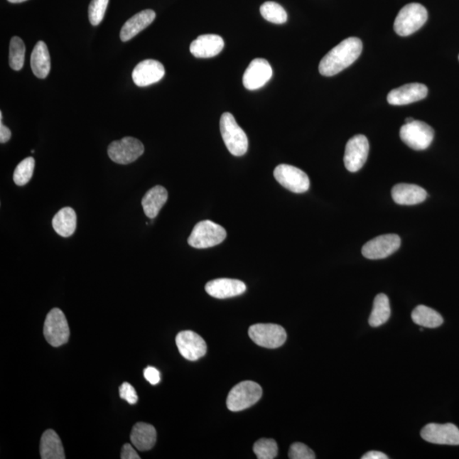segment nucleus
<instances>
[{"label": "nucleus", "mask_w": 459, "mask_h": 459, "mask_svg": "<svg viewBox=\"0 0 459 459\" xmlns=\"http://www.w3.org/2000/svg\"><path fill=\"white\" fill-rule=\"evenodd\" d=\"M362 48V42L358 38H346L324 56L319 64L320 73L326 77L338 75L356 62Z\"/></svg>", "instance_id": "obj_1"}, {"label": "nucleus", "mask_w": 459, "mask_h": 459, "mask_svg": "<svg viewBox=\"0 0 459 459\" xmlns=\"http://www.w3.org/2000/svg\"><path fill=\"white\" fill-rule=\"evenodd\" d=\"M220 133L227 150L233 156L241 157L249 148V139L230 112H225L220 118Z\"/></svg>", "instance_id": "obj_2"}, {"label": "nucleus", "mask_w": 459, "mask_h": 459, "mask_svg": "<svg viewBox=\"0 0 459 459\" xmlns=\"http://www.w3.org/2000/svg\"><path fill=\"white\" fill-rule=\"evenodd\" d=\"M428 19L426 7L418 3L406 4L398 13L394 29L398 36H409L421 28Z\"/></svg>", "instance_id": "obj_3"}, {"label": "nucleus", "mask_w": 459, "mask_h": 459, "mask_svg": "<svg viewBox=\"0 0 459 459\" xmlns=\"http://www.w3.org/2000/svg\"><path fill=\"white\" fill-rule=\"evenodd\" d=\"M261 385L254 381H242L229 392L227 408L232 412H239L254 406L262 396Z\"/></svg>", "instance_id": "obj_4"}, {"label": "nucleus", "mask_w": 459, "mask_h": 459, "mask_svg": "<svg viewBox=\"0 0 459 459\" xmlns=\"http://www.w3.org/2000/svg\"><path fill=\"white\" fill-rule=\"evenodd\" d=\"M226 237V230L222 226L211 220H203L194 227L188 244L195 249H207L222 244Z\"/></svg>", "instance_id": "obj_5"}, {"label": "nucleus", "mask_w": 459, "mask_h": 459, "mask_svg": "<svg viewBox=\"0 0 459 459\" xmlns=\"http://www.w3.org/2000/svg\"><path fill=\"white\" fill-rule=\"evenodd\" d=\"M435 132L430 125L422 121L414 120L406 124L400 129V137L414 150H426L434 140Z\"/></svg>", "instance_id": "obj_6"}, {"label": "nucleus", "mask_w": 459, "mask_h": 459, "mask_svg": "<svg viewBox=\"0 0 459 459\" xmlns=\"http://www.w3.org/2000/svg\"><path fill=\"white\" fill-rule=\"evenodd\" d=\"M44 335L48 343L54 347L68 343L70 330L67 318L60 309L55 308L48 313L44 324Z\"/></svg>", "instance_id": "obj_7"}, {"label": "nucleus", "mask_w": 459, "mask_h": 459, "mask_svg": "<svg viewBox=\"0 0 459 459\" xmlns=\"http://www.w3.org/2000/svg\"><path fill=\"white\" fill-rule=\"evenodd\" d=\"M144 145L138 139L124 137L119 141L112 142L108 146L107 153L112 162L129 164L140 158L144 153Z\"/></svg>", "instance_id": "obj_8"}, {"label": "nucleus", "mask_w": 459, "mask_h": 459, "mask_svg": "<svg viewBox=\"0 0 459 459\" xmlns=\"http://www.w3.org/2000/svg\"><path fill=\"white\" fill-rule=\"evenodd\" d=\"M249 335L255 344L269 349L280 347L287 340L285 329L271 323L253 325L249 329Z\"/></svg>", "instance_id": "obj_9"}, {"label": "nucleus", "mask_w": 459, "mask_h": 459, "mask_svg": "<svg viewBox=\"0 0 459 459\" xmlns=\"http://www.w3.org/2000/svg\"><path fill=\"white\" fill-rule=\"evenodd\" d=\"M280 185L294 193H304L310 188V179L304 171L288 164H280L274 171Z\"/></svg>", "instance_id": "obj_10"}, {"label": "nucleus", "mask_w": 459, "mask_h": 459, "mask_svg": "<svg viewBox=\"0 0 459 459\" xmlns=\"http://www.w3.org/2000/svg\"><path fill=\"white\" fill-rule=\"evenodd\" d=\"M369 153V143L363 135L350 139L345 146L344 163L350 172H357L364 166Z\"/></svg>", "instance_id": "obj_11"}, {"label": "nucleus", "mask_w": 459, "mask_h": 459, "mask_svg": "<svg viewBox=\"0 0 459 459\" xmlns=\"http://www.w3.org/2000/svg\"><path fill=\"white\" fill-rule=\"evenodd\" d=\"M401 238L396 234L379 236L362 247L363 256L369 259L387 258L399 249Z\"/></svg>", "instance_id": "obj_12"}, {"label": "nucleus", "mask_w": 459, "mask_h": 459, "mask_svg": "<svg viewBox=\"0 0 459 459\" xmlns=\"http://www.w3.org/2000/svg\"><path fill=\"white\" fill-rule=\"evenodd\" d=\"M421 436L431 443L459 446V430L453 423H428L423 428Z\"/></svg>", "instance_id": "obj_13"}, {"label": "nucleus", "mask_w": 459, "mask_h": 459, "mask_svg": "<svg viewBox=\"0 0 459 459\" xmlns=\"http://www.w3.org/2000/svg\"><path fill=\"white\" fill-rule=\"evenodd\" d=\"M272 77V68L266 60L256 58L252 60L246 69L242 83L249 90H259L265 86Z\"/></svg>", "instance_id": "obj_14"}, {"label": "nucleus", "mask_w": 459, "mask_h": 459, "mask_svg": "<svg viewBox=\"0 0 459 459\" xmlns=\"http://www.w3.org/2000/svg\"><path fill=\"white\" fill-rule=\"evenodd\" d=\"M176 345L186 360L197 361L207 352V345L201 336L193 331H183L176 336Z\"/></svg>", "instance_id": "obj_15"}, {"label": "nucleus", "mask_w": 459, "mask_h": 459, "mask_svg": "<svg viewBox=\"0 0 459 459\" xmlns=\"http://www.w3.org/2000/svg\"><path fill=\"white\" fill-rule=\"evenodd\" d=\"M166 75V69L161 63L155 60H145L134 69L132 79L139 87H146L158 83Z\"/></svg>", "instance_id": "obj_16"}, {"label": "nucleus", "mask_w": 459, "mask_h": 459, "mask_svg": "<svg viewBox=\"0 0 459 459\" xmlns=\"http://www.w3.org/2000/svg\"><path fill=\"white\" fill-rule=\"evenodd\" d=\"M428 94V88L423 84L414 83L401 86L392 90L387 97L389 104L393 106H404L421 101Z\"/></svg>", "instance_id": "obj_17"}, {"label": "nucleus", "mask_w": 459, "mask_h": 459, "mask_svg": "<svg viewBox=\"0 0 459 459\" xmlns=\"http://www.w3.org/2000/svg\"><path fill=\"white\" fill-rule=\"evenodd\" d=\"M223 38L216 34H205L198 37L190 45V51L197 58H214L222 51Z\"/></svg>", "instance_id": "obj_18"}, {"label": "nucleus", "mask_w": 459, "mask_h": 459, "mask_svg": "<svg viewBox=\"0 0 459 459\" xmlns=\"http://www.w3.org/2000/svg\"><path fill=\"white\" fill-rule=\"evenodd\" d=\"M205 290L210 296L223 300L241 296L246 291V285L239 280L219 279L209 281Z\"/></svg>", "instance_id": "obj_19"}, {"label": "nucleus", "mask_w": 459, "mask_h": 459, "mask_svg": "<svg viewBox=\"0 0 459 459\" xmlns=\"http://www.w3.org/2000/svg\"><path fill=\"white\" fill-rule=\"evenodd\" d=\"M393 200L400 205H415L427 198L426 190L417 185L401 183L392 188Z\"/></svg>", "instance_id": "obj_20"}, {"label": "nucleus", "mask_w": 459, "mask_h": 459, "mask_svg": "<svg viewBox=\"0 0 459 459\" xmlns=\"http://www.w3.org/2000/svg\"><path fill=\"white\" fill-rule=\"evenodd\" d=\"M156 18V13L153 10H145L137 13L129 19L123 26L120 32L121 40L126 42L148 27Z\"/></svg>", "instance_id": "obj_21"}, {"label": "nucleus", "mask_w": 459, "mask_h": 459, "mask_svg": "<svg viewBox=\"0 0 459 459\" xmlns=\"http://www.w3.org/2000/svg\"><path fill=\"white\" fill-rule=\"evenodd\" d=\"M167 200V190L162 185L154 186L142 198L141 205L145 215L151 220L155 219Z\"/></svg>", "instance_id": "obj_22"}, {"label": "nucleus", "mask_w": 459, "mask_h": 459, "mask_svg": "<svg viewBox=\"0 0 459 459\" xmlns=\"http://www.w3.org/2000/svg\"><path fill=\"white\" fill-rule=\"evenodd\" d=\"M131 443L141 452L153 448L157 441V431L151 424L137 423L131 434Z\"/></svg>", "instance_id": "obj_23"}, {"label": "nucleus", "mask_w": 459, "mask_h": 459, "mask_svg": "<svg viewBox=\"0 0 459 459\" xmlns=\"http://www.w3.org/2000/svg\"><path fill=\"white\" fill-rule=\"evenodd\" d=\"M50 56L45 42H38L31 55L32 70L38 79H45L50 71Z\"/></svg>", "instance_id": "obj_24"}, {"label": "nucleus", "mask_w": 459, "mask_h": 459, "mask_svg": "<svg viewBox=\"0 0 459 459\" xmlns=\"http://www.w3.org/2000/svg\"><path fill=\"white\" fill-rule=\"evenodd\" d=\"M42 459H65L64 448L60 437L53 430H48L40 441Z\"/></svg>", "instance_id": "obj_25"}, {"label": "nucleus", "mask_w": 459, "mask_h": 459, "mask_svg": "<svg viewBox=\"0 0 459 459\" xmlns=\"http://www.w3.org/2000/svg\"><path fill=\"white\" fill-rule=\"evenodd\" d=\"M52 226L60 237H69L77 227V215L72 207H66L58 211L52 220Z\"/></svg>", "instance_id": "obj_26"}, {"label": "nucleus", "mask_w": 459, "mask_h": 459, "mask_svg": "<svg viewBox=\"0 0 459 459\" xmlns=\"http://www.w3.org/2000/svg\"><path fill=\"white\" fill-rule=\"evenodd\" d=\"M391 313L389 298L384 293L378 294L375 298L369 318L370 326L374 328L382 326L388 321Z\"/></svg>", "instance_id": "obj_27"}, {"label": "nucleus", "mask_w": 459, "mask_h": 459, "mask_svg": "<svg viewBox=\"0 0 459 459\" xmlns=\"http://www.w3.org/2000/svg\"><path fill=\"white\" fill-rule=\"evenodd\" d=\"M412 319L420 327L435 328L443 323V318L435 310L426 306H418L413 310Z\"/></svg>", "instance_id": "obj_28"}, {"label": "nucleus", "mask_w": 459, "mask_h": 459, "mask_svg": "<svg viewBox=\"0 0 459 459\" xmlns=\"http://www.w3.org/2000/svg\"><path fill=\"white\" fill-rule=\"evenodd\" d=\"M261 14L264 19L274 24H284L288 20L287 12L275 2H266L261 6Z\"/></svg>", "instance_id": "obj_29"}, {"label": "nucleus", "mask_w": 459, "mask_h": 459, "mask_svg": "<svg viewBox=\"0 0 459 459\" xmlns=\"http://www.w3.org/2000/svg\"><path fill=\"white\" fill-rule=\"evenodd\" d=\"M26 48L24 42L19 37H13L10 43V58L9 63L15 71H20L25 62Z\"/></svg>", "instance_id": "obj_30"}, {"label": "nucleus", "mask_w": 459, "mask_h": 459, "mask_svg": "<svg viewBox=\"0 0 459 459\" xmlns=\"http://www.w3.org/2000/svg\"><path fill=\"white\" fill-rule=\"evenodd\" d=\"M34 167H36V160L33 158L29 157L23 159L16 166L14 175H13L14 183L20 186L28 184L32 179Z\"/></svg>", "instance_id": "obj_31"}, {"label": "nucleus", "mask_w": 459, "mask_h": 459, "mask_svg": "<svg viewBox=\"0 0 459 459\" xmlns=\"http://www.w3.org/2000/svg\"><path fill=\"white\" fill-rule=\"evenodd\" d=\"M277 444L272 439H261L254 445V453L259 459H274L277 456Z\"/></svg>", "instance_id": "obj_32"}, {"label": "nucleus", "mask_w": 459, "mask_h": 459, "mask_svg": "<svg viewBox=\"0 0 459 459\" xmlns=\"http://www.w3.org/2000/svg\"><path fill=\"white\" fill-rule=\"evenodd\" d=\"M109 0H92L89 7V18L90 23L97 26L102 23L106 14Z\"/></svg>", "instance_id": "obj_33"}, {"label": "nucleus", "mask_w": 459, "mask_h": 459, "mask_svg": "<svg viewBox=\"0 0 459 459\" xmlns=\"http://www.w3.org/2000/svg\"><path fill=\"white\" fill-rule=\"evenodd\" d=\"M288 457L291 459H315V455L313 450L306 445L296 443L290 447Z\"/></svg>", "instance_id": "obj_34"}, {"label": "nucleus", "mask_w": 459, "mask_h": 459, "mask_svg": "<svg viewBox=\"0 0 459 459\" xmlns=\"http://www.w3.org/2000/svg\"><path fill=\"white\" fill-rule=\"evenodd\" d=\"M119 395L123 400L126 401L129 404H136L138 401V396L135 388L131 384L124 383L119 387Z\"/></svg>", "instance_id": "obj_35"}, {"label": "nucleus", "mask_w": 459, "mask_h": 459, "mask_svg": "<svg viewBox=\"0 0 459 459\" xmlns=\"http://www.w3.org/2000/svg\"><path fill=\"white\" fill-rule=\"evenodd\" d=\"M144 377L145 379L148 381L151 384L156 385L160 382L161 380V376H160V372L153 367H146L144 370Z\"/></svg>", "instance_id": "obj_36"}, {"label": "nucleus", "mask_w": 459, "mask_h": 459, "mask_svg": "<svg viewBox=\"0 0 459 459\" xmlns=\"http://www.w3.org/2000/svg\"><path fill=\"white\" fill-rule=\"evenodd\" d=\"M121 458L122 459H140L136 450L133 448L131 444H125L121 451Z\"/></svg>", "instance_id": "obj_37"}, {"label": "nucleus", "mask_w": 459, "mask_h": 459, "mask_svg": "<svg viewBox=\"0 0 459 459\" xmlns=\"http://www.w3.org/2000/svg\"><path fill=\"white\" fill-rule=\"evenodd\" d=\"M3 114L0 112V142L6 143L11 137V131L2 122Z\"/></svg>", "instance_id": "obj_38"}, {"label": "nucleus", "mask_w": 459, "mask_h": 459, "mask_svg": "<svg viewBox=\"0 0 459 459\" xmlns=\"http://www.w3.org/2000/svg\"><path fill=\"white\" fill-rule=\"evenodd\" d=\"M362 459H388L389 457L387 454H384L381 452L371 451L365 454L364 456L362 457Z\"/></svg>", "instance_id": "obj_39"}, {"label": "nucleus", "mask_w": 459, "mask_h": 459, "mask_svg": "<svg viewBox=\"0 0 459 459\" xmlns=\"http://www.w3.org/2000/svg\"><path fill=\"white\" fill-rule=\"evenodd\" d=\"M8 1L13 4H17V3H23L24 1H27V0H8Z\"/></svg>", "instance_id": "obj_40"}, {"label": "nucleus", "mask_w": 459, "mask_h": 459, "mask_svg": "<svg viewBox=\"0 0 459 459\" xmlns=\"http://www.w3.org/2000/svg\"><path fill=\"white\" fill-rule=\"evenodd\" d=\"M414 120H415V119H414L413 118H409V119H406V124H410V123H412V122H413V121H414Z\"/></svg>", "instance_id": "obj_41"}, {"label": "nucleus", "mask_w": 459, "mask_h": 459, "mask_svg": "<svg viewBox=\"0 0 459 459\" xmlns=\"http://www.w3.org/2000/svg\"></svg>", "instance_id": "obj_42"}]
</instances>
